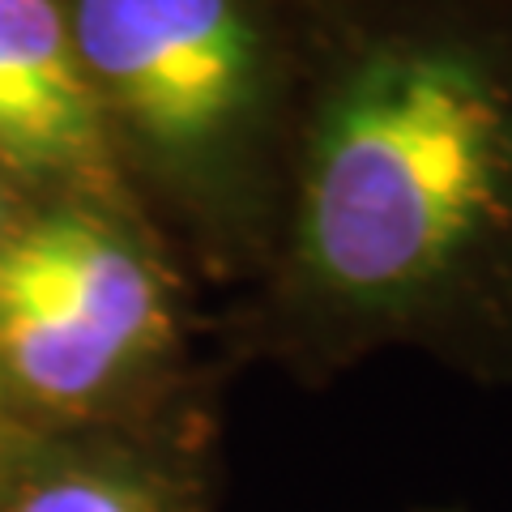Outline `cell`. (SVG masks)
Wrapping results in <instances>:
<instances>
[{"label": "cell", "mask_w": 512, "mask_h": 512, "mask_svg": "<svg viewBox=\"0 0 512 512\" xmlns=\"http://www.w3.org/2000/svg\"><path fill=\"white\" fill-rule=\"evenodd\" d=\"M5 402H9V393H5V384H0V440H5L9 431H13V427H9V419H5Z\"/></svg>", "instance_id": "cell-6"}, {"label": "cell", "mask_w": 512, "mask_h": 512, "mask_svg": "<svg viewBox=\"0 0 512 512\" xmlns=\"http://www.w3.org/2000/svg\"><path fill=\"white\" fill-rule=\"evenodd\" d=\"M0 291L73 316L137 367L163 355L175 333L163 269L94 205H64L0 239Z\"/></svg>", "instance_id": "cell-4"}, {"label": "cell", "mask_w": 512, "mask_h": 512, "mask_svg": "<svg viewBox=\"0 0 512 512\" xmlns=\"http://www.w3.org/2000/svg\"><path fill=\"white\" fill-rule=\"evenodd\" d=\"M111 154L64 0H0V163L103 197Z\"/></svg>", "instance_id": "cell-5"}, {"label": "cell", "mask_w": 512, "mask_h": 512, "mask_svg": "<svg viewBox=\"0 0 512 512\" xmlns=\"http://www.w3.org/2000/svg\"><path fill=\"white\" fill-rule=\"evenodd\" d=\"M111 150L192 210L248 184L274 107V47L252 0H64Z\"/></svg>", "instance_id": "cell-2"}, {"label": "cell", "mask_w": 512, "mask_h": 512, "mask_svg": "<svg viewBox=\"0 0 512 512\" xmlns=\"http://www.w3.org/2000/svg\"><path fill=\"white\" fill-rule=\"evenodd\" d=\"M9 231H5V201H0V239H5Z\"/></svg>", "instance_id": "cell-7"}, {"label": "cell", "mask_w": 512, "mask_h": 512, "mask_svg": "<svg viewBox=\"0 0 512 512\" xmlns=\"http://www.w3.org/2000/svg\"><path fill=\"white\" fill-rule=\"evenodd\" d=\"M286 295L346 346L512 333V0L350 35L299 137Z\"/></svg>", "instance_id": "cell-1"}, {"label": "cell", "mask_w": 512, "mask_h": 512, "mask_svg": "<svg viewBox=\"0 0 512 512\" xmlns=\"http://www.w3.org/2000/svg\"><path fill=\"white\" fill-rule=\"evenodd\" d=\"M0 512H218L210 444L167 410L0 440Z\"/></svg>", "instance_id": "cell-3"}, {"label": "cell", "mask_w": 512, "mask_h": 512, "mask_svg": "<svg viewBox=\"0 0 512 512\" xmlns=\"http://www.w3.org/2000/svg\"><path fill=\"white\" fill-rule=\"evenodd\" d=\"M427 512H457V508H427Z\"/></svg>", "instance_id": "cell-8"}]
</instances>
